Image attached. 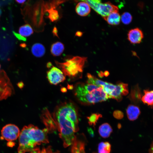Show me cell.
Masks as SVG:
<instances>
[{
  "label": "cell",
  "instance_id": "d590c367",
  "mask_svg": "<svg viewBox=\"0 0 153 153\" xmlns=\"http://www.w3.org/2000/svg\"><path fill=\"white\" fill-rule=\"evenodd\" d=\"M52 66V63L50 62H48L47 65V67L48 68L51 67Z\"/></svg>",
  "mask_w": 153,
  "mask_h": 153
},
{
  "label": "cell",
  "instance_id": "e575fe53",
  "mask_svg": "<svg viewBox=\"0 0 153 153\" xmlns=\"http://www.w3.org/2000/svg\"><path fill=\"white\" fill-rule=\"evenodd\" d=\"M104 75L105 76H108L109 75V73L108 71H105L104 72Z\"/></svg>",
  "mask_w": 153,
  "mask_h": 153
},
{
  "label": "cell",
  "instance_id": "ab89813d",
  "mask_svg": "<svg viewBox=\"0 0 153 153\" xmlns=\"http://www.w3.org/2000/svg\"><path fill=\"white\" fill-rule=\"evenodd\" d=\"M0 68H1V65H0Z\"/></svg>",
  "mask_w": 153,
  "mask_h": 153
},
{
  "label": "cell",
  "instance_id": "60d3db41",
  "mask_svg": "<svg viewBox=\"0 0 153 153\" xmlns=\"http://www.w3.org/2000/svg\"><path fill=\"white\" fill-rule=\"evenodd\" d=\"M0 14H1V13H0Z\"/></svg>",
  "mask_w": 153,
  "mask_h": 153
},
{
  "label": "cell",
  "instance_id": "74e56055",
  "mask_svg": "<svg viewBox=\"0 0 153 153\" xmlns=\"http://www.w3.org/2000/svg\"><path fill=\"white\" fill-rule=\"evenodd\" d=\"M121 127V125L120 124H118V128L120 129Z\"/></svg>",
  "mask_w": 153,
  "mask_h": 153
},
{
  "label": "cell",
  "instance_id": "d4e9b609",
  "mask_svg": "<svg viewBox=\"0 0 153 153\" xmlns=\"http://www.w3.org/2000/svg\"><path fill=\"white\" fill-rule=\"evenodd\" d=\"M113 116L116 119L120 120L123 118L124 115L122 111L120 110H116L113 112Z\"/></svg>",
  "mask_w": 153,
  "mask_h": 153
},
{
  "label": "cell",
  "instance_id": "836d02e7",
  "mask_svg": "<svg viewBox=\"0 0 153 153\" xmlns=\"http://www.w3.org/2000/svg\"><path fill=\"white\" fill-rule=\"evenodd\" d=\"M7 144V145L8 146H9L10 147H12L14 145V144L13 142H11V141H10L9 143H8Z\"/></svg>",
  "mask_w": 153,
  "mask_h": 153
},
{
  "label": "cell",
  "instance_id": "7c38bea8",
  "mask_svg": "<svg viewBox=\"0 0 153 153\" xmlns=\"http://www.w3.org/2000/svg\"><path fill=\"white\" fill-rule=\"evenodd\" d=\"M78 3L75 7V11L77 14L82 16L88 15L91 11V8L86 2L82 1Z\"/></svg>",
  "mask_w": 153,
  "mask_h": 153
},
{
  "label": "cell",
  "instance_id": "5bb4252c",
  "mask_svg": "<svg viewBox=\"0 0 153 153\" xmlns=\"http://www.w3.org/2000/svg\"><path fill=\"white\" fill-rule=\"evenodd\" d=\"M113 131L111 126L107 123H104L100 126L98 132L100 135L104 138L109 137Z\"/></svg>",
  "mask_w": 153,
  "mask_h": 153
},
{
  "label": "cell",
  "instance_id": "ba28073f",
  "mask_svg": "<svg viewBox=\"0 0 153 153\" xmlns=\"http://www.w3.org/2000/svg\"><path fill=\"white\" fill-rule=\"evenodd\" d=\"M47 77L49 83L54 85H56L65 80V76L62 71L54 66L47 72Z\"/></svg>",
  "mask_w": 153,
  "mask_h": 153
},
{
  "label": "cell",
  "instance_id": "83f0119b",
  "mask_svg": "<svg viewBox=\"0 0 153 153\" xmlns=\"http://www.w3.org/2000/svg\"><path fill=\"white\" fill-rule=\"evenodd\" d=\"M52 33L55 36L58 37L57 34L58 30L56 27H55L54 28L52 31Z\"/></svg>",
  "mask_w": 153,
  "mask_h": 153
},
{
  "label": "cell",
  "instance_id": "d6a6232c",
  "mask_svg": "<svg viewBox=\"0 0 153 153\" xmlns=\"http://www.w3.org/2000/svg\"><path fill=\"white\" fill-rule=\"evenodd\" d=\"M26 0H16V1L20 4L24 3L25 1Z\"/></svg>",
  "mask_w": 153,
  "mask_h": 153
},
{
  "label": "cell",
  "instance_id": "52a82bcc",
  "mask_svg": "<svg viewBox=\"0 0 153 153\" xmlns=\"http://www.w3.org/2000/svg\"><path fill=\"white\" fill-rule=\"evenodd\" d=\"M2 139L11 141L16 140L19 136L20 131L18 127L12 124L6 125L1 131Z\"/></svg>",
  "mask_w": 153,
  "mask_h": 153
},
{
  "label": "cell",
  "instance_id": "277c9868",
  "mask_svg": "<svg viewBox=\"0 0 153 153\" xmlns=\"http://www.w3.org/2000/svg\"><path fill=\"white\" fill-rule=\"evenodd\" d=\"M86 60V57L76 56L66 59L63 62L56 61L55 63L65 76H67L71 79H74L81 77Z\"/></svg>",
  "mask_w": 153,
  "mask_h": 153
},
{
  "label": "cell",
  "instance_id": "f1b7e54d",
  "mask_svg": "<svg viewBox=\"0 0 153 153\" xmlns=\"http://www.w3.org/2000/svg\"><path fill=\"white\" fill-rule=\"evenodd\" d=\"M149 153H153V141L150 145L149 150Z\"/></svg>",
  "mask_w": 153,
  "mask_h": 153
},
{
  "label": "cell",
  "instance_id": "9a60e30c",
  "mask_svg": "<svg viewBox=\"0 0 153 153\" xmlns=\"http://www.w3.org/2000/svg\"><path fill=\"white\" fill-rule=\"evenodd\" d=\"M144 94L141 98V101L145 104L152 108L153 107V90L148 89L144 90Z\"/></svg>",
  "mask_w": 153,
  "mask_h": 153
},
{
  "label": "cell",
  "instance_id": "7402d4cb",
  "mask_svg": "<svg viewBox=\"0 0 153 153\" xmlns=\"http://www.w3.org/2000/svg\"><path fill=\"white\" fill-rule=\"evenodd\" d=\"M102 117V115L99 113H94L92 114L90 116L87 117L89 125L95 127L97 121L100 118Z\"/></svg>",
  "mask_w": 153,
  "mask_h": 153
},
{
  "label": "cell",
  "instance_id": "3957f363",
  "mask_svg": "<svg viewBox=\"0 0 153 153\" xmlns=\"http://www.w3.org/2000/svg\"><path fill=\"white\" fill-rule=\"evenodd\" d=\"M74 93L77 99L83 104H94L108 99L101 87L87 83L76 84Z\"/></svg>",
  "mask_w": 153,
  "mask_h": 153
},
{
  "label": "cell",
  "instance_id": "4316f807",
  "mask_svg": "<svg viewBox=\"0 0 153 153\" xmlns=\"http://www.w3.org/2000/svg\"><path fill=\"white\" fill-rule=\"evenodd\" d=\"M88 131L91 137H93L94 134L93 130L91 128H89L88 129Z\"/></svg>",
  "mask_w": 153,
  "mask_h": 153
},
{
  "label": "cell",
  "instance_id": "6da1fadb",
  "mask_svg": "<svg viewBox=\"0 0 153 153\" xmlns=\"http://www.w3.org/2000/svg\"><path fill=\"white\" fill-rule=\"evenodd\" d=\"M53 116L64 147L73 144L76 139L75 133L79 130L76 106L70 101L61 103L55 108Z\"/></svg>",
  "mask_w": 153,
  "mask_h": 153
},
{
  "label": "cell",
  "instance_id": "f35d334b",
  "mask_svg": "<svg viewBox=\"0 0 153 153\" xmlns=\"http://www.w3.org/2000/svg\"><path fill=\"white\" fill-rule=\"evenodd\" d=\"M1 10L0 9V13L1 14Z\"/></svg>",
  "mask_w": 153,
  "mask_h": 153
},
{
  "label": "cell",
  "instance_id": "44dd1931",
  "mask_svg": "<svg viewBox=\"0 0 153 153\" xmlns=\"http://www.w3.org/2000/svg\"><path fill=\"white\" fill-rule=\"evenodd\" d=\"M111 145L108 142H102L100 143L98 146V153H110Z\"/></svg>",
  "mask_w": 153,
  "mask_h": 153
},
{
  "label": "cell",
  "instance_id": "484cf974",
  "mask_svg": "<svg viewBox=\"0 0 153 153\" xmlns=\"http://www.w3.org/2000/svg\"><path fill=\"white\" fill-rule=\"evenodd\" d=\"M13 33L14 36L19 40L26 41V38L20 35V34H18V33H16L14 31H13Z\"/></svg>",
  "mask_w": 153,
  "mask_h": 153
},
{
  "label": "cell",
  "instance_id": "f546056e",
  "mask_svg": "<svg viewBox=\"0 0 153 153\" xmlns=\"http://www.w3.org/2000/svg\"><path fill=\"white\" fill-rule=\"evenodd\" d=\"M83 33L82 32L80 31H78L75 33V35L78 37L81 36Z\"/></svg>",
  "mask_w": 153,
  "mask_h": 153
},
{
  "label": "cell",
  "instance_id": "9c48e42d",
  "mask_svg": "<svg viewBox=\"0 0 153 153\" xmlns=\"http://www.w3.org/2000/svg\"><path fill=\"white\" fill-rule=\"evenodd\" d=\"M128 93V84L120 82L116 84L114 89L108 97V98L114 99L120 101L122 99V96L127 95Z\"/></svg>",
  "mask_w": 153,
  "mask_h": 153
},
{
  "label": "cell",
  "instance_id": "4fadbf2b",
  "mask_svg": "<svg viewBox=\"0 0 153 153\" xmlns=\"http://www.w3.org/2000/svg\"><path fill=\"white\" fill-rule=\"evenodd\" d=\"M120 17L118 11H115L111 13L104 19L109 24L116 26L120 24Z\"/></svg>",
  "mask_w": 153,
  "mask_h": 153
},
{
  "label": "cell",
  "instance_id": "5b68a950",
  "mask_svg": "<svg viewBox=\"0 0 153 153\" xmlns=\"http://www.w3.org/2000/svg\"><path fill=\"white\" fill-rule=\"evenodd\" d=\"M91 8L104 18L112 12L118 11L116 6L109 2L102 3L99 0H83Z\"/></svg>",
  "mask_w": 153,
  "mask_h": 153
},
{
  "label": "cell",
  "instance_id": "8fae6325",
  "mask_svg": "<svg viewBox=\"0 0 153 153\" xmlns=\"http://www.w3.org/2000/svg\"><path fill=\"white\" fill-rule=\"evenodd\" d=\"M126 112L128 119L133 121L137 119L141 114L139 107L135 105L130 104L128 107Z\"/></svg>",
  "mask_w": 153,
  "mask_h": 153
},
{
  "label": "cell",
  "instance_id": "8d00e7d4",
  "mask_svg": "<svg viewBox=\"0 0 153 153\" xmlns=\"http://www.w3.org/2000/svg\"><path fill=\"white\" fill-rule=\"evenodd\" d=\"M26 44L25 43L21 44L20 45V46L22 47H25L26 46Z\"/></svg>",
  "mask_w": 153,
  "mask_h": 153
},
{
  "label": "cell",
  "instance_id": "30bf717a",
  "mask_svg": "<svg viewBox=\"0 0 153 153\" xmlns=\"http://www.w3.org/2000/svg\"><path fill=\"white\" fill-rule=\"evenodd\" d=\"M127 36L128 40L131 43L133 44L140 43L144 37L143 31L138 27H136L129 30Z\"/></svg>",
  "mask_w": 153,
  "mask_h": 153
},
{
  "label": "cell",
  "instance_id": "ffe728a7",
  "mask_svg": "<svg viewBox=\"0 0 153 153\" xmlns=\"http://www.w3.org/2000/svg\"><path fill=\"white\" fill-rule=\"evenodd\" d=\"M19 32L20 35L25 37L29 36L33 31L31 26L27 24L21 26L19 28Z\"/></svg>",
  "mask_w": 153,
  "mask_h": 153
},
{
  "label": "cell",
  "instance_id": "2e32d148",
  "mask_svg": "<svg viewBox=\"0 0 153 153\" xmlns=\"http://www.w3.org/2000/svg\"><path fill=\"white\" fill-rule=\"evenodd\" d=\"M45 50L44 46L38 43L33 44L31 48L32 54L35 57L38 58L43 56L45 53Z\"/></svg>",
  "mask_w": 153,
  "mask_h": 153
},
{
  "label": "cell",
  "instance_id": "603a6c76",
  "mask_svg": "<svg viewBox=\"0 0 153 153\" xmlns=\"http://www.w3.org/2000/svg\"><path fill=\"white\" fill-rule=\"evenodd\" d=\"M132 17L131 14L129 12H125L123 13L121 16L120 19L124 24L128 25L131 22Z\"/></svg>",
  "mask_w": 153,
  "mask_h": 153
},
{
  "label": "cell",
  "instance_id": "d6986e66",
  "mask_svg": "<svg viewBox=\"0 0 153 153\" xmlns=\"http://www.w3.org/2000/svg\"><path fill=\"white\" fill-rule=\"evenodd\" d=\"M87 80L86 83L93 84L102 87L106 83L105 82L98 79L91 74L88 73L87 75Z\"/></svg>",
  "mask_w": 153,
  "mask_h": 153
},
{
  "label": "cell",
  "instance_id": "8992f818",
  "mask_svg": "<svg viewBox=\"0 0 153 153\" xmlns=\"http://www.w3.org/2000/svg\"><path fill=\"white\" fill-rule=\"evenodd\" d=\"M12 86L8 77L3 71L0 72V100L6 99L11 94Z\"/></svg>",
  "mask_w": 153,
  "mask_h": 153
},
{
  "label": "cell",
  "instance_id": "4dcf8cb0",
  "mask_svg": "<svg viewBox=\"0 0 153 153\" xmlns=\"http://www.w3.org/2000/svg\"><path fill=\"white\" fill-rule=\"evenodd\" d=\"M98 75L101 78L103 77L104 76V73L102 71H100L99 72H98Z\"/></svg>",
  "mask_w": 153,
  "mask_h": 153
},
{
  "label": "cell",
  "instance_id": "ac0fdd59",
  "mask_svg": "<svg viewBox=\"0 0 153 153\" xmlns=\"http://www.w3.org/2000/svg\"><path fill=\"white\" fill-rule=\"evenodd\" d=\"M142 95L140 88L138 85H136L131 90L130 97L132 101L135 103H138L141 101Z\"/></svg>",
  "mask_w": 153,
  "mask_h": 153
},
{
  "label": "cell",
  "instance_id": "1f68e13d",
  "mask_svg": "<svg viewBox=\"0 0 153 153\" xmlns=\"http://www.w3.org/2000/svg\"><path fill=\"white\" fill-rule=\"evenodd\" d=\"M18 86L20 88H22L24 86V84L22 82H20L18 83Z\"/></svg>",
  "mask_w": 153,
  "mask_h": 153
},
{
  "label": "cell",
  "instance_id": "e0dca14e",
  "mask_svg": "<svg viewBox=\"0 0 153 153\" xmlns=\"http://www.w3.org/2000/svg\"><path fill=\"white\" fill-rule=\"evenodd\" d=\"M64 49V44L61 42H57L52 44L50 48V52L52 55L55 56H60Z\"/></svg>",
  "mask_w": 153,
  "mask_h": 153
},
{
  "label": "cell",
  "instance_id": "cb8c5ba5",
  "mask_svg": "<svg viewBox=\"0 0 153 153\" xmlns=\"http://www.w3.org/2000/svg\"><path fill=\"white\" fill-rule=\"evenodd\" d=\"M48 13V18L52 22L58 20L59 18V14L56 10L51 8L47 10Z\"/></svg>",
  "mask_w": 153,
  "mask_h": 153
},
{
  "label": "cell",
  "instance_id": "7a4b0ae2",
  "mask_svg": "<svg viewBox=\"0 0 153 153\" xmlns=\"http://www.w3.org/2000/svg\"><path fill=\"white\" fill-rule=\"evenodd\" d=\"M48 129H41L32 124L25 126L20 133L18 153L31 152L37 145L47 143Z\"/></svg>",
  "mask_w": 153,
  "mask_h": 153
}]
</instances>
